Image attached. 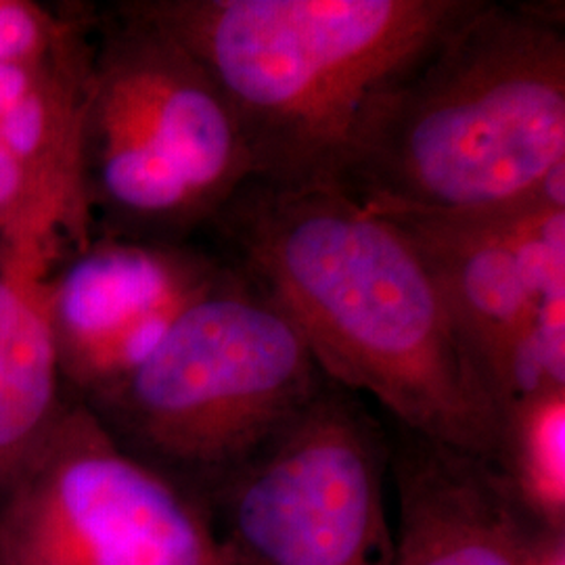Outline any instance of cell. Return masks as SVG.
Masks as SVG:
<instances>
[{
  "mask_svg": "<svg viewBox=\"0 0 565 565\" xmlns=\"http://www.w3.org/2000/svg\"><path fill=\"white\" fill-rule=\"evenodd\" d=\"M279 306L327 380L394 424L490 461L499 413L401 224L333 186L245 182L207 228Z\"/></svg>",
  "mask_w": 565,
  "mask_h": 565,
  "instance_id": "6da1fadb",
  "label": "cell"
},
{
  "mask_svg": "<svg viewBox=\"0 0 565 565\" xmlns=\"http://www.w3.org/2000/svg\"><path fill=\"white\" fill-rule=\"evenodd\" d=\"M565 163L564 4L480 0L363 107L333 189L385 218L476 221Z\"/></svg>",
  "mask_w": 565,
  "mask_h": 565,
  "instance_id": "7a4b0ae2",
  "label": "cell"
},
{
  "mask_svg": "<svg viewBox=\"0 0 565 565\" xmlns=\"http://www.w3.org/2000/svg\"><path fill=\"white\" fill-rule=\"evenodd\" d=\"M202 63L254 179L331 186L366 102L480 0H130Z\"/></svg>",
  "mask_w": 565,
  "mask_h": 565,
  "instance_id": "3957f363",
  "label": "cell"
},
{
  "mask_svg": "<svg viewBox=\"0 0 565 565\" xmlns=\"http://www.w3.org/2000/svg\"><path fill=\"white\" fill-rule=\"evenodd\" d=\"M252 179L239 121L202 63L130 0L93 4L78 124L90 239L193 243Z\"/></svg>",
  "mask_w": 565,
  "mask_h": 565,
  "instance_id": "277c9868",
  "label": "cell"
},
{
  "mask_svg": "<svg viewBox=\"0 0 565 565\" xmlns=\"http://www.w3.org/2000/svg\"><path fill=\"white\" fill-rule=\"evenodd\" d=\"M323 380L279 306L224 263L158 348L86 408L124 450L202 503Z\"/></svg>",
  "mask_w": 565,
  "mask_h": 565,
  "instance_id": "5b68a950",
  "label": "cell"
},
{
  "mask_svg": "<svg viewBox=\"0 0 565 565\" xmlns=\"http://www.w3.org/2000/svg\"><path fill=\"white\" fill-rule=\"evenodd\" d=\"M387 480L390 431L324 377L202 505L239 565H394Z\"/></svg>",
  "mask_w": 565,
  "mask_h": 565,
  "instance_id": "8992f818",
  "label": "cell"
},
{
  "mask_svg": "<svg viewBox=\"0 0 565 565\" xmlns=\"http://www.w3.org/2000/svg\"><path fill=\"white\" fill-rule=\"evenodd\" d=\"M0 565H239L205 509L70 401L0 497Z\"/></svg>",
  "mask_w": 565,
  "mask_h": 565,
  "instance_id": "52a82bcc",
  "label": "cell"
},
{
  "mask_svg": "<svg viewBox=\"0 0 565 565\" xmlns=\"http://www.w3.org/2000/svg\"><path fill=\"white\" fill-rule=\"evenodd\" d=\"M223 268L195 243L102 235L61 252L42 296L67 396L88 406L124 382Z\"/></svg>",
  "mask_w": 565,
  "mask_h": 565,
  "instance_id": "ba28073f",
  "label": "cell"
},
{
  "mask_svg": "<svg viewBox=\"0 0 565 565\" xmlns=\"http://www.w3.org/2000/svg\"><path fill=\"white\" fill-rule=\"evenodd\" d=\"M394 223L403 226L431 270L497 413L536 392L565 387L564 373L536 340L539 302L524 268L494 224L488 218Z\"/></svg>",
  "mask_w": 565,
  "mask_h": 565,
  "instance_id": "9c48e42d",
  "label": "cell"
},
{
  "mask_svg": "<svg viewBox=\"0 0 565 565\" xmlns=\"http://www.w3.org/2000/svg\"><path fill=\"white\" fill-rule=\"evenodd\" d=\"M394 565H527L541 530L511 501L492 465L394 424Z\"/></svg>",
  "mask_w": 565,
  "mask_h": 565,
  "instance_id": "30bf717a",
  "label": "cell"
},
{
  "mask_svg": "<svg viewBox=\"0 0 565 565\" xmlns=\"http://www.w3.org/2000/svg\"><path fill=\"white\" fill-rule=\"evenodd\" d=\"M55 256L51 243L0 239V497L72 401L42 296Z\"/></svg>",
  "mask_w": 565,
  "mask_h": 565,
  "instance_id": "8fae6325",
  "label": "cell"
},
{
  "mask_svg": "<svg viewBox=\"0 0 565 565\" xmlns=\"http://www.w3.org/2000/svg\"><path fill=\"white\" fill-rule=\"evenodd\" d=\"M488 463L525 518L565 532V387L507 404Z\"/></svg>",
  "mask_w": 565,
  "mask_h": 565,
  "instance_id": "7c38bea8",
  "label": "cell"
},
{
  "mask_svg": "<svg viewBox=\"0 0 565 565\" xmlns=\"http://www.w3.org/2000/svg\"><path fill=\"white\" fill-rule=\"evenodd\" d=\"M527 565H565V532L541 527L532 541Z\"/></svg>",
  "mask_w": 565,
  "mask_h": 565,
  "instance_id": "4fadbf2b",
  "label": "cell"
}]
</instances>
